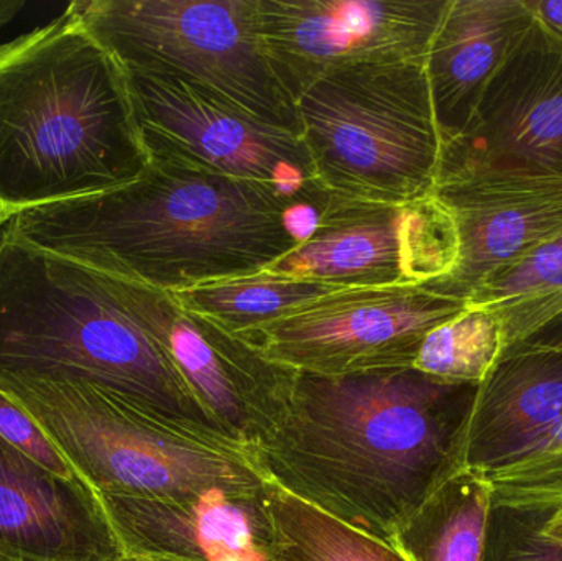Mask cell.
I'll return each mask as SVG.
<instances>
[{
    "label": "cell",
    "mask_w": 562,
    "mask_h": 561,
    "mask_svg": "<svg viewBox=\"0 0 562 561\" xmlns=\"http://www.w3.org/2000/svg\"><path fill=\"white\" fill-rule=\"evenodd\" d=\"M449 0H259L273 71L296 99L336 69L426 63Z\"/></svg>",
    "instance_id": "obj_12"
},
{
    "label": "cell",
    "mask_w": 562,
    "mask_h": 561,
    "mask_svg": "<svg viewBox=\"0 0 562 561\" xmlns=\"http://www.w3.org/2000/svg\"><path fill=\"white\" fill-rule=\"evenodd\" d=\"M148 158H178L276 188L323 213L327 193L301 135L165 72L125 71Z\"/></svg>",
    "instance_id": "obj_8"
},
{
    "label": "cell",
    "mask_w": 562,
    "mask_h": 561,
    "mask_svg": "<svg viewBox=\"0 0 562 561\" xmlns=\"http://www.w3.org/2000/svg\"><path fill=\"white\" fill-rule=\"evenodd\" d=\"M544 530H547L554 540L562 543V509L553 510V513L550 510L547 524H544Z\"/></svg>",
    "instance_id": "obj_29"
},
{
    "label": "cell",
    "mask_w": 562,
    "mask_h": 561,
    "mask_svg": "<svg viewBox=\"0 0 562 561\" xmlns=\"http://www.w3.org/2000/svg\"><path fill=\"white\" fill-rule=\"evenodd\" d=\"M23 7H25L23 0H0V30H2L7 23L12 22V20L19 15Z\"/></svg>",
    "instance_id": "obj_28"
},
{
    "label": "cell",
    "mask_w": 562,
    "mask_h": 561,
    "mask_svg": "<svg viewBox=\"0 0 562 561\" xmlns=\"http://www.w3.org/2000/svg\"><path fill=\"white\" fill-rule=\"evenodd\" d=\"M0 561H35V560L19 559V557L7 556V553L0 552Z\"/></svg>",
    "instance_id": "obj_30"
},
{
    "label": "cell",
    "mask_w": 562,
    "mask_h": 561,
    "mask_svg": "<svg viewBox=\"0 0 562 561\" xmlns=\"http://www.w3.org/2000/svg\"><path fill=\"white\" fill-rule=\"evenodd\" d=\"M117 561H132V560H128V559H125V557H122V559L117 560Z\"/></svg>",
    "instance_id": "obj_32"
},
{
    "label": "cell",
    "mask_w": 562,
    "mask_h": 561,
    "mask_svg": "<svg viewBox=\"0 0 562 561\" xmlns=\"http://www.w3.org/2000/svg\"><path fill=\"white\" fill-rule=\"evenodd\" d=\"M98 496L194 500L269 486L246 448L144 414L88 385L0 381Z\"/></svg>",
    "instance_id": "obj_5"
},
{
    "label": "cell",
    "mask_w": 562,
    "mask_h": 561,
    "mask_svg": "<svg viewBox=\"0 0 562 561\" xmlns=\"http://www.w3.org/2000/svg\"><path fill=\"white\" fill-rule=\"evenodd\" d=\"M150 158L124 66L66 9L0 45V211L105 193Z\"/></svg>",
    "instance_id": "obj_3"
},
{
    "label": "cell",
    "mask_w": 562,
    "mask_h": 561,
    "mask_svg": "<svg viewBox=\"0 0 562 561\" xmlns=\"http://www.w3.org/2000/svg\"><path fill=\"white\" fill-rule=\"evenodd\" d=\"M319 214L267 184L150 157L132 183L23 211L5 226L33 246L175 293L262 272L310 236Z\"/></svg>",
    "instance_id": "obj_2"
},
{
    "label": "cell",
    "mask_w": 562,
    "mask_h": 561,
    "mask_svg": "<svg viewBox=\"0 0 562 561\" xmlns=\"http://www.w3.org/2000/svg\"><path fill=\"white\" fill-rule=\"evenodd\" d=\"M548 514L495 503L484 561H562V543L544 530Z\"/></svg>",
    "instance_id": "obj_24"
},
{
    "label": "cell",
    "mask_w": 562,
    "mask_h": 561,
    "mask_svg": "<svg viewBox=\"0 0 562 561\" xmlns=\"http://www.w3.org/2000/svg\"><path fill=\"white\" fill-rule=\"evenodd\" d=\"M281 561H408L396 547L359 532L270 483Z\"/></svg>",
    "instance_id": "obj_22"
},
{
    "label": "cell",
    "mask_w": 562,
    "mask_h": 561,
    "mask_svg": "<svg viewBox=\"0 0 562 561\" xmlns=\"http://www.w3.org/2000/svg\"><path fill=\"white\" fill-rule=\"evenodd\" d=\"M465 310L468 303L425 287L342 289L239 338L307 374L413 368L426 336Z\"/></svg>",
    "instance_id": "obj_10"
},
{
    "label": "cell",
    "mask_w": 562,
    "mask_h": 561,
    "mask_svg": "<svg viewBox=\"0 0 562 561\" xmlns=\"http://www.w3.org/2000/svg\"><path fill=\"white\" fill-rule=\"evenodd\" d=\"M502 349L504 338L497 318L468 306L426 336L413 368L442 381L481 384Z\"/></svg>",
    "instance_id": "obj_23"
},
{
    "label": "cell",
    "mask_w": 562,
    "mask_h": 561,
    "mask_svg": "<svg viewBox=\"0 0 562 561\" xmlns=\"http://www.w3.org/2000/svg\"><path fill=\"white\" fill-rule=\"evenodd\" d=\"M488 177L562 180V36L537 15L442 145L436 187Z\"/></svg>",
    "instance_id": "obj_11"
},
{
    "label": "cell",
    "mask_w": 562,
    "mask_h": 561,
    "mask_svg": "<svg viewBox=\"0 0 562 561\" xmlns=\"http://www.w3.org/2000/svg\"><path fill=\"white\" fill-rule=\"evenodd\" d=\"M0 381L88 385L237 445L142 322L131 280L33 246L7 226L0 231Z\"/></svg>",
    "instance_id": "obj_4"
},
{
    "label": "cell",
    "mask_w": 562,
    "mask_h": 561,
    "mask_svg": "<svg viewBox=\"0 0 562 561\" xmlns=\"http://www.w3.org/2000/svg\"><path fill=\"white\" fill-rule=\"evenodd\" d=\"M68 10L125 71L178 76L303 132L296 102L270 63L259 0H75Z\"/></svg>",
    "instance_id": "obj_7"
},
{
    "label": "cell",
    "mask_w": 562,
    "mask_h": 561,
    "mask_svg": "<svg viewBox=\"0 0 562 561\" xmlns=\"http://www.w3.org/2000/svg\"><path fill=\"white\" fill-rule=\"evenodd\" d=\"M0 437L63 480H81L35 418L0 391Z\"/></svg>",
    "instance_id": "obj_26"
},
{
    "label": "cell",
    "mask_w": 562,
    "mask_h": 561,
    "mask_svg": "<svg viewBox=\"0 0 562 561\" xmlns=\"http://www.w3.org/2000/svg\"><path fill=\"white\" fill-rule=\"evenodd\" d=\"M562 448V318L502 349L479 384L465 470L491 473Z\"/></svg>",
    "instance_id": "obj_15"
},
{
    "label": "cell",
    "mask_w": 562,
    "mask_h": 561,
    "mask_svg": "<svg viewBox=\"0 0 562 561\" xmlns=\"http://www.w3.org/2000/svg\"><path fill=\"white\" fill-rule=\"evenodd\" d=\"M459 231V262L425 289L469 302L492 276L562 234V180L488 177L435 188Z\"/></svg>",
    "instance_id": "obj_16"
},
{
    "label": "cell",
    "mask_w": 562,
    "mask_h": 561,
    "mask_svg": "<svg viewBox=\"0 0 562 561\" xmlns=\"http://www.w3.org/2000/svg\"><path fill=\"white\" fill-rule=\"evenodd\" d=\"M459 231L435 197L405 204L330 194L310 236L262 272L337 289L423 287L456 269Z\"/></svg>",
    "instance_id": "obj_9"
},
{
    "label": "cell",
    "mask_w": 562,
    "mask_h": 561,
    "mask_svg": "<svg viewBox=\"0 0 562 561\" xmlns=\"http://www.w3.org/2000/svg\"><path fill=\"white\" fill-rule=\"evenodd\" d=\"M494 504L484 474L464 468L406 520L393 547L408 561H484Z\"/></svg>",
    "instance_id": "obj_19"
},
{
    "label": "cell",
    "mask_w": 562,
    "mask_h": 561,
    "mask_svg": "<svg viewBox=\"0 0 562 561\" xmlns=\"http://www.w3.org/2000/svg\"><path fill=\"white\" fill-rule=\"evenodd\" d=\"M132 293L142 322L194 397L231 440L249 451L279 422L296 371L184 308L173 293L137 282Z\"/></svg>",
    "instance_id": "obj_13"
},
{
    "label": "cell",
    "mask_w": 562,
    "mask_h": 561,
    "mask_svg": "<svg viewBox=\"0 0 562 561\" xmlns=\"http://www.w3.org/2000/svg\"><path fill=\"white\" fill-rule=\"evenodd\" d=\"M0 552L35 561L124 557L98 494L63 480L0 437Z\"/></svg>",
    "instance_id": "obj_17"
},
{
    "label": "cell",
    "mask_w": 562,
    "mask_h": 561,
    "mask_svg": "<svg viewBox=\"0 0 562 561\" xmlns=\"http://www.w3.org/2000/svg\"><path fill=\"white\" fill-rule=\"evenodd\" d=\"M538 19L562 36V0H528Z\"/></svg>",
    "instance_id": "obj_27"
},
{
    "label": "cell",
    "mask_w": 562,
    "mask_h": 561,
    "mask_svg": "<svg viewBox=\"0 0 562 561\" xmlns=\"http://www.w3.org/2000/svg\"><path fill=\"white\" fill-rule=\"evenodd\" d=\"M533 19L528 0H449L425 63L442 145L468 125L482 92Z\"/></svg>",
    "instance_id": "obj_18"
},
{
    "label": "cell",
    "mask_w": 562,
    "mask_h": 561,
    "mask_svg": "<svg viewBox=\"0 0 562 561\" xmlns=\"http://www.w3.org/2000/svg\"><path fill=\"white\" fill-rule=\"evenodd\" d=\"M98 497L125 559L281 561L270 483L260 493L194 500Z\"/></svg>",
    "instance_id": "obj_14"
},
{
    "label": "cell",
    "mask_w": 562,
    "mask_h": 561,
    "mask_svg": "<svg viewBox=\"0 0 562 561\" xmlns=\"http://www.w3.org/2000/svg\"><path fill=\"white\" fill-rule=\"evenodd\" d=\"M497 318L504 348L562 318V234L492 276L469 299Z\"/></svg>",
    "instance_id": "obj_20"
},
{
    "label": "cell",
    "mask_w": 562,
    "mask_h": 561,
    "mask_svg": "<svg viewBox=\"0 0 562 561\" xmlns=\"http://www.w3.org/2000/svg\"><path fill=\"white\" fill-rule=\"evenodd\" d=\"M337 290L342 289L259 272L203 283L173 295L190 312L216 323L229 335L243 336Z\"/></svg>",
    "instance_id": "obj_21"
},
{
    "label": "cell",
    "mask_w": 562,
    "mask_h": 561,
    "mask_svg": "<svg viewBox=\"0 0 562 561\" xmlns=\"http://www.w3.org/2000/svg\"><path fill=\"white\" fill-rule=\"evenodd\" d=\"M484 474L494 501L524 509H562V448Z\"/></svg>",
    "instance_id": "obj_25"
},
{
    "label": "cell",
    "mask_w": 562,
    "mask_h": 561,
    "mask_svg": "<svg viewBox=\"0 0 562 561\" xmlns=\"http://www.w3.org/2000/svg\"><path fill=\"white\" fill-rule=\"evenodd\" d=\"M10 217L7 216V214H3L2 211H0V231L3 229V226H5L7 223H9Z\"/></svg>",
    "instance_id": "obj_31"
},
{
    "label": "cell",
    "mask_w": 562,
    "mask_h": 561,
    "mask_svg": "<svg viewBox=\"0 0 562 561\" xmlns=\"http://www.w3.org/2000/svg\"><path fill=\"white\" fill-rule=\"evenodd\" d=\"M296 108L327 193L389 204L435 193L442 142L425 63L336 69L304 89Z\"/></svg>",
    "instance_id": "obj_6"
},
{
    "label": "cell",
    "mask_w": 562,
    "mask_h": 561,
    "mask_svg": "<svg viewBox=\"0 0 562 561\" xmlns=\"http://www.w3.org/2000/svg\"><path fill=\"white\" fill-rule=\"evenodd\" d=\"M477 389L415 368L296 371L279 422L249 453L284 493L393 546L406 520L464 470Z\"/></svg>",
    "instance_id": "obj_1"
}]
</instances>
